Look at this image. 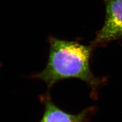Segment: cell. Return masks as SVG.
Here are the masks:
<instances>
[{
	"instance_id": "2",
	"label": "cell",
	"mask_w": 122,
	"mask_h": 122,
	"mask_svg": "<svg viewBox=\"0 0 122 122\" xmlns=\"http://www.w3.org/2000/svg\"><path fill=\"white\" fill-rule=\"evenodd\" d=\"M104 24L98 32L92 46L122 39V0H105Z\"/></svg>"
},
{
	"instance_id": "3",
	"label": "cell",
	"mask_w": 122,
	"mask_h": 122,
	"mask_svg": "<svg viewBox=\"0 0 122 122\" xmlns=\"http://www.w3.org/2000/svg\"><path fill=\"white\" fill-rule=\"evenodd\" d=\"M39 98L44 105V112L39 122H86L95 110L92 107L77 114H72L57 106L52 101L48 92L41 95Z\"/></svg>"
},
{
	"instance_id": "1",
	"label": "cell",
	"mask_w": 122,
	"mask_h": 122,
	"mask_svg": "<svg viewBox=\"0 0 122 122\" xmlns=\"http://www.w3.org/2000/svg\"><path fill=\"white\" fill-rule=\"evenodd\" d=\"M48 62L44 69L33 77L41 80L51 88L55 83L67 79L76 78L86 82L96 98L97 90L105 80L96 77L90 68L93 46L76 41L60 40L50 37Z\"/></svg>"
}]
</instances>
